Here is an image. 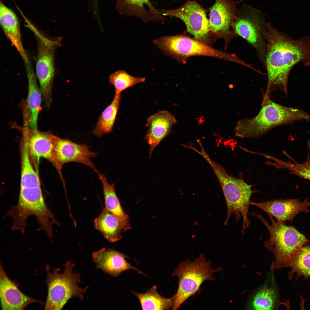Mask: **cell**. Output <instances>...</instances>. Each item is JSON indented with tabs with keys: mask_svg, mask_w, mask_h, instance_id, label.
I'll return each mask as SVG.
<instances>
[{
	"mask_svg": "<svg viewBox=\"0 0 310 310\" xmlns=\"http://www.w3.org/2000/svg\"><path fill=\"white\" fill-rule=\"evenodd\" d=\"M97 154V152L90 150L85 144H77L57 136L54 147L52 163L60 172L65 164L75 162L88 166L96 173L98 171L91 158L96 157Z\"/></svg>",
	"mask_w": 310,
	"mask_h": 310,
	"instance_id": "7c38bea8",
	"label": "cell"
},
{
	"mask_svg": "<svg viewBox=\"0 0 310 310\" xmlns=\"http://www.w3.org/2000/svg\"><path fill=\"white\" fill-rule=\"evenodd\" d=\"M0 22L5 35L18 51L25 63L29 62L23 44L18 17L14 12L1 1L0 3Z\"/></svg>",
	"mask_w": 310,
	"mask_h": 310,
	"instance_id": "ffe728a7",
	"label": "cell"
},
{
	"mask_svg": "<svg viewBox=\"0 0 310 310\" xmlns=\"http://www.w3.org/2000/svg\"><path fill=\"white\" fill-rule=\"evenodd\" d=\"M220 269L212 268L211 262L207 261L202 254L193 261L187 260L179 264L172 274L178 278V288L172 309L179 308L188 298L199 291L204 281L214 280L213 274Z\"/></svg>",
	"mask_w": 310,
	"mask_h": 310,
	"instance_id": "8992f818",
	"label": "cell"
},
{
	"mask_svg": "<svg viewBox=\"0 0 310 310\" xmlns=\"http://www.w3.org/2000/svg\"><path fill=\"white\" fill-rule=\"evenodd\" d=\"M308 200L303 202L296 199H275L258 203L251 202L250 204L255 206L276 218L277 220L284 222L292 220L301 212H309L310 205Z\"/></svg>",
	"mask_w": 310,
	"mask_h": 310,
	"instance_id": "5bb4252c",
	"label": "cell"
},
{
	"mask_svg": "<svg viewBox=\"0 0 310 310\" xmlns=\"http://www.w3.org/2000/svg\"><path fill=\"white\" fill-rule=\"evenodd\" d=\"M266 36L267 82L263 94L270 97L275 91L280 90L287 95L288 80L291 69L299 63L310 65V36L294 40L268 23Z\"/></svg>",
	"mask_w": 310,
	"mask_h": 310,
	"instance_id": "6da1fadb",
	"label": "cell"
},
{
	"mask_svg": "<svg viewBox=\"0 0 310 310\" xmlns=\"http://www.w3.org/2000/svg\"><path fill=\"white\" fill-rule=\"evenodd\" d=\"M145 77H135L123 70L112 74L109 77L110 83L114 86L115 94H120L124 90L135 84L144 82Z\"/></svg>",
	"mask_w": 310,
	"mask_h": 310,
	"instance_id": "4316f807",
	"label": "cell"
},
{
	"mask_svg": "<svg viewBox=\"0 0 310 310\" xmlns=\"http://www.w3.org/2000/svg\"><path fill=\"white\" fill-rule=\"evenodd\" d=\"M121 94H115L111 102L100 115L92 133L98 137L112 132L121 101Z\"/></svg>",
	"mask_w": 310,
	"mask_h": 310,
	"instance_id": "603a6c76",
	"label": "cell"
},
{
	"mask_svg": "<svg viewBox=\"0 0 310 310\" xmlns=\"http://www.w3.org/2000/svg\"><path fill=\"white\" fill-rule=\"evenodd\" d=\"M165 16L178 18L185 23L187 31L197 40H206L210 31L204 9L195 1H188L179 8L160 9Z\"/></svg>",
	"mask_w": 310,
	"mask_h": 310,
	"instance_id": "8fae6325",
	"label": "cell"
},
{
	"mask_svg": "<svg viewBox=\"0 0 310 310\" xmlns=\"http://www.w3.org/2000/svg\"><path fill=\"white\" fill-rule=\"evenodd\" d=\"M287 267L291 268L288 273L289 279H292L295 273L297 278L310 277V246L302 247L292 258Z\"/></svg>",
	"mask_w": 310,
	"mask_h": 310,
	"instance_id": "484cf974",
	"label": "cell"
},
{
	"mask_svg": "<svg viewBox=\"0 0 310 310\" xmlns=\"http://www.w3.org/2000/svg\"><path fill=\"white\" fill-rule=\"evenodd\" d=\"M276 300L274 290L268 287L259 290L254 297L251 307L255 310H271L274 307Z\"/></svg>",
	"mask_w": 310,
	"mask_h": 310,
	"instance_id": "83f0119b",
	"label": "cell"
},
{
	"mask_svg": "<svg viewBox=\"0 0 310 310\" xmlns=\"http://www.w3.org/2000/svg\"><path fill=\"white\" fill-rule=\"evenodd\" d=\"M94 227L111 243L117 241L122 237L124 231L122 224L115 215L103 208L99 216L94 220Z\"/></svg>",
	"mask_w": 310,
	"mask_h": 310,
	"instance_id": "7402d4cb",
	"label": "cell"
},
{
	"mask_svg": "<svg viewBox=\"0 0 310 310\" xmlns=\"http://www.w3.org/2000/svg\"><path fill=\"white\" fill-rule=\"evenodd\" d=\"M242 1L216 0L210 9V31L223 37L227 42L237 36L231 28L239 13L238 6Z\"/></svg>",
	"mask_w": 310,
	"mask_h": 310,
	"instance_id": "30bf717a",
	"label": "cell"
},
{
	"mask_svg": "<svg viewBox=\"0 0 310 310\" xmlns=\"http://www.w3.org/2000/svg\"><path fill=\"white\" fill-rule=\"evenodd\" d=\"M278 167L286 169L290 173L310 180V156L308 154L306 161L300 164L296 162H285L279 159L275 160Z\"/></svg>",
	"mask_w": 310,
	"mask_h": 310,
	"instance_id": "f1b7e54d",
	"label": "cell"
},
{
	"mask_svg": "<svg viewBox=\"0 0 310 310\" xmlns=\"http://www.w3.org/2000/svg\"><path fill=\"white\" fill-rule=\"evenodd\" d=\"M213 170L220 185L227 206V215L224 224H227L232 214L235 216L236 221L241 218L243 221L242 233L250 224L248 218L249 209L252 195L256 191L252 190V185L241 178L229 175L223 167L213 161L206 153L202 155Z\"/></svg>",
	"mask_w": 310,
	"mask_h": 310,
	"instance_id": "3957f363",
	"label": "cell"
},
{
	"mask_svg": "<svg viewBox=\"0 0 310 310\" xmlns=\"http://www.w3.org/2000/svg\"><path fill=\"white\" fill-rule=\"evenodd\" d=\"M176 122L174 116L166 110L159 111L147 118L146 126L148 130L144 139L150 146V158L155 148L169 135Z\"/></svg>",
	"mask_w": 310,
	"mask_h": 310,
	"instance_id": "9a60e30c",
	"label": "cell"
},
{
	"mask_svg": "<svg viewBox=\"0 0 310 310\" xmlns=\"http://www.w3.org/2000/svg\"><path fill=\"white\" fill-rule=\"evenodd\" d=\"M263 94L260 111L255 117L239 120L234 128L235 136L257 138L279 126L296 121H310V116L302 110L283 106Z\"/></svg>",
	"mask_w": 310,
	"mask_h": 310,
	"instance_id": "7a4b0ae2",
	"label": "cell"
},
{
	"mask_svg": "<svg viewBox=\"0 0 310 310\" xmlns=\"http://www.w3.org/2000/svg\"><path fill=\"white\" fill-rule=\"evenodd\" d=\"M92 257L98 268L113 276L117 277L123 272L130 270L145 275L127 261L128 257L115 250L103 248L94 252Z\"/></svg>",
	"mask_w": 310,
	"mask_h": 310,
	"instance_id": "e0dca14e",
	"label": "cell"
},
{
	"mask_svg": "<svg viewBox=\"0 0 310 310\" xmlns=\"http://www.w3.org/2000/svg\"><path fill=\"white\" fill-rule=\"evenodd\" d=\"M64 265L65 270L63 273L59 272L57 268L50 272L49 266H46L48 293L45 310H61L70 299L74 297L83 299V294L87 289L78 286L81 276L73 272L74 264L69 259Z\"/></svg>",
	"mask_w": 310,
	"mask_h": 310,
	"instance_id": "5b68a950",
	"label": "cell"
},
{
	"mask_svg": "<svg viewBox=\"0 0 310 310\" xmlns=\"http://www.w3.org/2000/svg\"><path fill=\"white\" fill-rule=\"evenodd\" d=\"M132 292L139 300L143 310H169L174 304L175 295L170 298L163 297L158 292L155 285L144 293Z\"/></svg>",
	"mask_w": 310,
	"mask_h": 310,
	"instance_id": "cb8c5ba5",
	"label": "cell"
},
{
	"mask_svg": "<svg viewBox=\"0 0 310 310\" xmlns=\"http://www.w3.org/2000/svg\"><path fill=\"white\" fill-rule=\"evenodd\" d=\"M28 84L27 100L28 113H25L24 125L30 129H37L38 115L41 108L42 94L38 87L36 74L30 62L25 63Z\"/></svg>",
	"mask_w": 310,
	"mask_h": 310,
	"instance_id": "d6986e66",
	"label": "cell"
},
{
	"mask_svg": "<svg viewBox=\"0 0 310 310\" xmlns=\"http://www.w3.org/2000/svg\"><path fill=\"white\" fill-rule=\"evenodd\" d=\"M0 300L2 310H23L32 303L43 304L42 302L27 296L22 292L17 285L9 278L0 265Z\"/></svg>",
	"mask_w": 310,
	"mask_h": 310,
	"instance_id": "4fadbf2b",
	"label": "cell"
},
{
	"mask_svg": "<svg viewBox=\"0 0 310 310\" xmlns=\"http://www.w3.org/2000/svg\"><path fill=\"white\" fill-rule=\"evenodd\" d=\"M252 214L262 222L269 232L270 238L265 241L264 244L274 254L277 266L287 267L292 258L306 244L308 240L294 227L286 225L284 222L275 220L270 215H268L271 224L261 214L253 212Z\"/></svg>",
	"mask_w": 310,
	"mask_h": 310,
	"instance_id": "277c9868",
	"label": "cell"
},
{
	"mask_svg": "<svg viewBox=\"0 0 310 310\" xmlns=\"http://www.w3.org/2000/svg\"><path fill=\"white\" fill-rule=\"evenodd\" d=\"M26 140L22 138L21 150V173L20 188L40 187L39 179L32 166Z\"/></svg>",
	"mask_w": 310,
	"mask_h": 310,
	"instance_id": "d4e9b609",
	"label": "cell"
},
{
	"mask_svg": "<svg viewBox=\"0 0 310 310\" xmlns=\"http://www.w3.org/2000/svg\"><path fill=\"white\" fill-rule=\"evenodd\" d=\"M29 28L34 33L37 40L38 53L36 75L39 83L43 99L46 106L50 107L55 74L54 56L59 40L49 39L42 34L32 24Z\"/></svg>",
	"mask_w": 310,
	"mask_h": 310,
	"instance_id": "9c48e42d",
	"label": "cell"
},
{
	"mask_svg": "<svg viewBox=\"0 0 310 310\" xmlns=\"http://www.w3.org/2000/svg\"><path fill=\"white\" fill-rule=\"evenodd\" d=\"M97 174L103 187L105 208L121 222L124 231L130 228L129 216L124 211L117 195L115 183L110 184L104 175L98 171Z\"/></svg>",
	"mask_w": 310,
	"mask_h": 310,
	"instance_id": "44dd1931",
	"label": "cell"
},
{
	"mask_svg": "<svg viewBox=\"0 0 310 310\" xmlns=\"http://www.w3.org/2000/svg\"><path fill=\"white\" fill-rule=\"evenodd\" d=\"M267 23L261 12L247 5L239 8L232 29L237 36L245 39L256 50L259 59L265 64Z\"/></svg>",
	"mask_w": 310,
	"mask_h": 310,
	"instance_id": "ba28073f",
	"label": "cell"
},
{
	"mask_svg": "<svg viewBox=\"0 0 310 310\" xmlns=\"http://www.w3.org/2000/svg\"><path fill=\"white\" fill-rule=\"evenodd\" d=\"M153 42L163 53L177 59L202 55L217 58L243 66L245 64L235 54L215 49L198 40L183 35L160 37Z\"/></svg>",
	"mask_w": 310,
	"mask_h": 310,
	"instance_id": "52a82bcc",
	"label": "cell"
},
{
	"mask_svg": "<svg viewBox=\"0 0 310 310\" xmlns=\"http://www.w3.org/2000/svg\"><path fill=\"white\" fill-rule=\"evenodd\" d=\"M116 8L120 14L136 17L145 23L163 21L165 16L150 0H117Z\"/></svg>",
	"mask_w": 310,
	"mask_h": 310,
	"instance_id": "ac0fdd59",
	"label": "cell"
},
{
	"mask_svg": "<svg viewBox=\"0 0 310 310\" xmlns=\"http://www.w3.org/2000/svg\"><path fill=\"white\" fill-rule=\"evenodd\" d=\"M19 129L26 141L30 155L45 158L52 163L57 136L50 132H42L24 126Z\"/></svg>",
	"mask_w": 310,
	"mask_h": 310,
	"instance_id": "2e32d148",
	"label": "cell"
}]
</instances>
